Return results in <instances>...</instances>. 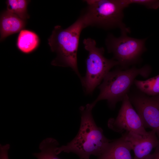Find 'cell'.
I'll return each instance as SVG.
<instances>
[{
	"instance_id": "1",
	"label": "cell",
	"mask_w": 159,
	"mask_h": 159,
	"mask_svg": "<svg viewBox=\"0 0 159 159\" xmlns=\"http://www.w3.org/2000/svg\"><path fill=\"white\" fill-rule=\"evenodd\" d=\"M95 106L91 103L80 107L81 120L78 132L66 145L56 148L57 155L62 152L73 153L80 159H89L90 155L98 157L104 152L112 140L106 138L102 129L96 125L92 114Z\"/></svg>"
},
{
	"instance_id": "2",
	"label": "cell",
	"mask_w": 159,
	"mask_h": 159,
	"mask_svg": "<svg viewBox=\"0 0 159 159\" xmlns=\"http://www.w3.org/2000/svg\"><path fill=\"white\" fill-rule=\"evenodd\" d=\"M87 27L80 15L72 24L66 29L55 26L48 39L51 51L57 56L52 62L54 66L70 68L81 80L77 66V53L81 33Z\"/></svg>"
},
{
	"instance_id": "3",
	"label": "cell",
	"mask_w": 159,
	"mask_h": 159,
	"mask_svg": "<svg viewBox=\"0 0 159 159\" xmlns=\"http://www.w3.org/2000/svg\"><path fill=\"white\" fill-rule=\"evenodd\" d=\"M150 70L149 66L145 65L139 68L133 67L124 70L118 69L110 71L100 85V94L92 103L95 105L98 102L106 100L111 108H115L117 102L122 101L128 94L135 78L139 75L147 77Z\"/></svg>"
},
{
	"instance_id": "4",
	"label": "cell",
	"mask_w": 159,
	"mask_h": 159,
	"mask_svg": "<svg viewBox=\"0 0 159 159\" xmlns=\"http://www.w3.org/2000/svg\"><path fill=\"white\" fill-rule=\"evenodd\" d=\"M86 7L81 14L87 27L104 29H127L123 21L124 9L119 0H87Z\"/></svg>"
},
{
	"instance_id": "5",
	"label": "cell",
	"mask_w": 159,
	"mask_h": 159,
	"mask_svg": "<svg viewBox=\"0 0 159 159\" xmlns=\"http://www.w3.org/2000/svg\"><path fill=\"white\" fill-rule=\"evenodd\" d=\"M83 43L88 55L86 60V74L81 80L85 93L90 94L100 84L110 70L119 64L113 59L106 58L104 56V48L97 47L94 39H85Z\"/></svg>"
},
{
	"instance_id": "6",
	"label": "cell",
	"mask_w": 159,
	"mask_h": 159,
	"mask_svg": "<svg viewBox=\"0 0 159 159\" xmlns=\"http://www.w3.org/2000/svg\"><path fill=\"white\" fill-rule=\"evenodd\" d=\"M118 37L112 34L108 35L105 44L108 52L112 53L114 59L123 68L137 62L146 51V38L139 39L130 37L127 34L129 29L120 31Z\"/></svg>"
},
{
	"instance_id": "7",
	"label": "cell",
	"mask_w": 159,
	"mask_h": 159,
	"mask_svg": "<svg viewBox=\"0 0 159 159\" xmlns=\"http://www.w3.org/2000/svg\"><path fill=\"white\" fill-rule=\"evenodd\" d=\"M122 102L117 117L108 120V127L115 132L121 134L125 131L142 136L147 135L148 132L146 130L140 117L133 108L128 94Z\"/></svg>"
},
{
	"instance_id": "8",
	"label": "cell",
	"mask_w": 159,
	"mask_h": 159,
	"mask_svg": "<svg viewBox=\"0 0 159 159\" xmlns=\"http://www.w3.org/2000/svg\"><path fill=\"white\" fill-rule=\"evenodd\" d=\"M128 96L144 128L155 130L159 139V96L150 97L144 94Z\"/></svg>"
},
{
	"instance_id": "9",
	"label": "cell",
	"mask_w": 159,
	"mask_h": 159,
	"mask_svg": "<svg viewBox=\"0 0 159 159\" xmlns=\"http://www.w3.org/2000/svg\"><path fill=\"white\" fill-rule=\"evenodd\" d=\"M122 135L132 146L134 154L133 159H146L153 149L159 144V139L153 130L148 131L145 136L127 132L122 133Z\"/></svg>"
},
{
	"instance_id": "10",
	"label": "cell",
	"mask_w": 159,
	"mask_h": 159,
	"mask_svg": "<svg viewBox=\"0 0 159 159\" xmlns=\"http://www.w3.org/2000/svg\"><path fill=\"white\" fill-rule=\"evenodd\" d=\"M132 147L130 143L122 135L112 140L97 159H133L130 154Z\"/></svg>"
},
{
	"instance_id": "11",
	"label": "cell",
	"mask_w": 159,
	"mask_h": 159,
	"mask_svg": "<svg viewBox=\"0 0 159 159\" xmlns=\"http://www.w3.org/2000/svg\"><path fill=\"white\" fill-rule=\"evenodd\" d=\"M0 22L1 41L20 31L25 25V20L7 10L1 14Z\"/></svg>"
},
{
	"instance_id": "12",
	"label": "cell",
	"mask_w": 159,
	"mask_h": 159,
	"mask_svg": "<svg viewBox=\"0 0 159 159\" xmlns=\"http://www.w3.org/2000/svg\"><path fill=\"white\" fill-rule=\"evenodd\" d=\"M39 42L38 36L35 32L28 30H22L18 36L16 45L21 52L29 54L37 48Z\"/></svg>"
},
{
	"instance_id": "13",
	"label": "cell",
	"mask_w": 159,
	"mask_h": 159,
	"mask_svg": "<svg viewBox=\"0 0 159 159\" xmlns=\"http://www.w3.org/2000/svg\"><path fill=\"white\" fill-rule=\"evenodd\" d=\"M59 145V143L55 139L52 138H47L39 145L40 152L34 153L33 155L37 159H61L57 156L55 151Z\"/></svg>"
},
{
	"instance_id": "14",
	"label": "cell",
	"mask_w": 159,
	"mask_h": 159,
	"mask_svg": "<svg viewBox=\"0 0 159 159\" xmlns=\"http://www.w3.org/2000/svg\"><path fill=\"white\" fill-rule=\"evenodd\" d=\"M134 83L143 93L151 96L159 94V74L145 80H135Z\"/></svg>"
},
{
	"instance_id": "15",
	"label": "cell",
	"mask_w": 159,
	"mask_h": 159,
	"mask_svg": "<svg viewBox=\"0 0 159 159\" xmlns=\"http://www.w3.org/2000/svg\"><path fill=\"white\" fill-rule=\"evenodd\" d=\"M29 2V1L26 0H7V10L26 20L29 17L27 10Z\"/></svg>"
},
{
	"instance_id": "16",
	"label": "cell",
	"mask_w": 159,
	"mask_h": 159,
	"mask_svg": "<svg viewBox=\"0 0 159 159\" xmlns=\"http://www.w3.org/2000/svg\"><path fill=\"white\" fill-rule=\"evenodd\" d=\"M120 1L125 9L132 4L141 5L151 9H156L159 8V0H120Z\"/></svg>"
},
{
	"instance_id": "17",
	"label": "cell",
	"mask_w": 159,
	"mask_h": 159,
	"mask_svg": "<svg viewBox=\"0 0 159 159\" xmlns=\"http://www.w3.org/2000/svg\"><path fill=\"white\" fill-rule=\"evenodd\" d=\"M10 148L9 144L4 145L0 144V159H9L8 151Z\"/></svg>"
},
{
	"instance_id": "18",
	"label": "cell",
	"mask_w": 159,
	"mask_h": 159,
	"mask_svg": "<svg viewBox=\"0 0 159 159\" xmlns=\"http://www.w3.org/2000/svg\"><path fill=\"white\" fill-rule=\"evenodd\" d=\"M146 159H159V144L155 148L154 153L150 154Z\"/></svg>"
},
{
	"instance_id": "19",
	"label": "cell",
	"mask_w": 159,
	"mask_h": 159,
	"mask_svg": "<svg viewBox=\"0 0 159 159\" xmlns=\"http://www.w3.org/2000/svg\"></svg>"
}]
</instances>
